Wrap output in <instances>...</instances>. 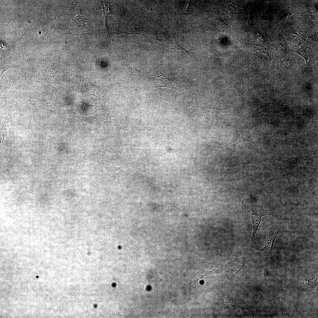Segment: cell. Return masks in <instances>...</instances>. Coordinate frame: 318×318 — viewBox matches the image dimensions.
Returning a JSON list of instances; mask_svg holds the SVG:
<instances>
[{
	"label": "cell",
	"mask_w": 318,
	"mask_h": 318,
	"mask_svg": "<svg viewBox=\"0 0 318 318\" xmlns=\"http://www.w3.org/2000/svg\"><path fill=\"white\" fill-rule=\"evenodd\" d=\"M214 297L215 299L229 308L234 317H243L247 316L249 303L238 302L226 293L218 291L215 292Z\"/></svg>",
	"instance_id": "6da1fadb"
},
{
	"label": "cell",
	"mask_w": 318,
	"mask_h": 318,
	"mask_svg": "<svg viewBox=\"0 0 318 318\" xmlns=\"http://www.w3.org/2000/svg\"><path fill=\"white\" fill-rule=\"evenodd\" d=\"M284 227L283 225L280 224L269 226L264 236V247L262 249H257L261 254L271 264L273 263L272 251L276 239L279 233Z\"/></svg>",
	"instance_id": "7a4b0ae2"
},
{
	"label": "cell",
	"mask_w": 318,
	"mask_h": 318,
	"mask_svg": "<svg viewBox=\"0 0 318 318\" xmlns=\"http://www.w3.org/2000/svg\"><path fill=\"white\" fill-rule=\"evenodd\" d=\"M252 259L251 257L247 254L240 251H236L232 255L230 262L225 266L226 275L229 279H232Z\"/></svg>",
	"instance_id": "3957f363"
},
{
	"label": "cell",
	"mask_w": 318,
	"mask_h": 318,
	"mask_svg": "<svg viewBox=\"0 0 318 318\" xmlns=\"http://www.w3.org/2000/svg\"><path fill=\"white\" fill-rule=\"evenodd\" d=\"M242 203L249 215L253 225V234L250 246L252 248H255L257 249L258 248L256 244V235L257 231L259 230L258 227L261 223L262 217L266 215H272L278 212H273L271 210L263 212L254 207L245 204L243 202H242Z\"/></svg>",
	"instance_id": "277c9868"
},
{
	"label": "cell",
	"mask_w": 318,
	"mask_h": 318,
	"mask_svg": "<svg viewBox=\"0 0 318 318\" xmlns=\"http://www.w3.org/2000/svg\"><path fill=\"white\" fill-rule=\"evenodd\" d=\"M154 76L149 86V91L158 87H165L174 90L179 89L181 85L175 80L168 78L159 69L158 67H153Z\"/></svg>",
	"instance_id": "5b68a950"
},
{
	"label": "cell",
	"mask_w": 318,
	"mask_h": 318,
	"mask_svg": "<svg viewBox=\"0 0 318 318\" xmlns=\"http://www.w3.org/2000/svg\"><path fill=\"white\" fill-rule=\"evenodd\" d=\"M77 107L79 112L84 115L90 114L97 116L106 124L110 122L109 111L105 105H90L83 101Z\"/></svg>",
	"instance_id": "8992f818"
},
{
	"label": "cell",
	"mask_w": 318,
	"mask_h": 318,
	"mask_svg": "<svg viewBox=\"0 0 318 318\" xmlns=\"http://www.w3.org/2000/svg\"><path fill=\"white\" fill-rule=\"evenodd\" d=\"M152 38L159 41L162 43L161 45V46L173 50L184 59H189L196 58V54L186 49L178 44L175 39H171L166 37L165 34H164V38L162 39Z\"/></svg>",
	"instance_id": "52a82bcc"
},
{
	"label": "cell",
	"mask_w": 318,
	"mask_h": 318,
	"mask_svg": "<svg viewBox=\"0 0 318 318\" xmlns=\"http://www.w3.org/2000/svg\"><path fill=\"white\" fill-rule=\"evenodd\" d=\"M59 72L55 68L49 54L47 53L43 68L39 74L41 79L48 86H54V77Z\"/></svg>",
	"instance_id": "ba28073f"
},
{
	"label": "cell",
	"mask_w": 318,
	"mask_h": 318,
	"mask_svg": "<svg viewBox=\"0 0 318 318\" xmlns=\"http://www.w3.org/2000/svg\"><path fill=\"white\" fill-rule=\"evenodd\" d=\"M18 77L15 74L7 73L5 74L3 90L7 92L12 89L18 90Z\"/></svg>",
	"instance_id": "9c48e42d"
},
{
	"label": "cell",
	"mask_w": 318,
	"mask_h": 318,
	"mask_svg": "<svg viewBox=\"0 0 318 318\" xmlns=\"http://www.w3.org/2000/svg\"><path fill=\"white\" fill-rule=\"evenodd\" d=\"M317 274H307L302 276V286L300 291L312 289L317 284V278L315 277Z\"/></svg>",
	"instance_id": "30bf717a"
},
{
	"label": "cell",
	"mask_w": 318,
	"mask_h": 318,
	"mask_svg": "<svg viewBox=\"0 0 318 318\" xmlns=\"http://www.w3.org/2000/svg\"><path fill=\"white\" fill-rule=\"evenodd\" d=\"M44 97L46 102L49 106L56 110L59 104L57 98L55 96L53 91L49 88L44 87Z\"/></svg>",
	"instance_id": "8fae6325"
},
{
	"label": "cell",
	"mask_w": 318,
	"mask_h": 318,
	"mask_svg": "<svg viewBox=\"0 0 318 318\" xmlns=\"http://www.w3.org/2000/svg\"><path fill=\"white\" fill-rule=\"evenodd\" d=\"M82 90L86 94L94 97L99 94L100 88L92 85L87 80L86 75L83 80Z\"/></svg>",
	"instance_id": "7c38bea8"
},
{
	"label": "cell",
	"mask_w": 318,
	"mask_h": 318,
	"mask_svg": "<svg viewBox=\"0 0 318 318\" xmlns=\"http://www.w3.org/2000/svg\"><path fill=\"white\" fill-rule=\"evenodd\" d=\"M303 57L307 64H309L312 62L313 54L311 48L306 45L302 46L294 51Z\"/></svg>",
	"instance_id": "4fadbf2b"
},
{
	"label": "cell",
	"mask_w": 318,
	"mask_h": 318,
	"mask_svg": "<svg viewBox=\"0 0 318 318\" xmlns=\"http://www.w3.org/2000/svg\"><path fill=\"white\" fill-rule=\"evenodd\" d=\"M196 11V7L190 1L186 2L180 17L179 21H182L189 15L195 13Z\"/></svg>",
	"instance_id": "5bb4252c"
},
{
	"label": "cell",
	"mask_w": 318,
	"mask_h": 318,
	"mask_svg": "<svg viewBox=\"0 0 318 318\" xmlns=\"http://www.w3.org/2000/svg\"><path fill=\"white\" fill-rule=\"evenodd\" d=\"M294 63L291 59H286L284 60L279 64L275 67L276 68H289L293 66Z\"/></svg>",
	"instance_id": "9a60e30c"
},
{
	"label": "cell",
	"mask_w": 318,
	"mask_h": 318,
	"mask_svg": "<svg viewBox=\"0 0 318 318\" xmlns=\"http://www.w3.org/2000/svg\"><path fill=\"white\" fill-rule=\"evenodd\" d=\"M304 32L301 30H297L291 34V36L296 41H299L302 39Z\"/></svg>",
	"instance_id": "2e32d148"
},
{
	"label": "cell",
	"mask_w": 318,
	"mask_h": 318,
	"mask_svg": "<svg viewBox=\"0 0 318 318\" xmlns=\"http://www.w3.org/2000/svg\"><path fill=\"white\" fill-rule=\"evenodd\" d=\"M21 64L22 63L15 66H12L7 65L5 66L1 67L0 77H1V76L2 75L4 72L7 69L11 68H18V67H20L21 65Z\"/></svg>",
	"instance_id": "e0dca14e"
},
{
	"label": "cell",
	"mask_w": 318,
	"mask_h": 318,
	"mask_svg": "<svg viewBox=\"0 0 318 318\" xmlns=\"http://www.w3.org/2000/svg\"><path fill=\"white\" fill-rule=\"evenodd\" d=\"M280 44L284 47L286 46V42L285 37L282 35H279L278 37Z\"/></svg>",
	"instance_id": "ac0fdd59"
},
{
	"label": "cell",
	"mask_w": 318,
	"mask_h": 318,
	"mask_svg": "<svg viewBox=\"0 0 318 318\" xmlns=\"http://www.w3.org/2000/svg\"><path fill=\"white\" fill-rule=\"evenodd\" d=\"M309 251L310 253L318 257V250L317 248H309Z\"/></svg>",
	"instance_id": "d6986e66"
},
{
	"label": "cell",
	"mask_w": 318,
	"mask_h": 318,
	"mask_svg": "<svg viewBox=\"0 0 318 318\" xmlns=\"http://www.w3.org/2000/svg\"><path fill=\"white\" fill-rule=\"evenodd\" d=\"M310 38L314 42H317L318 38L317 36L315 35H312Z\"/></svg>",
	"instance_id": "ffe728a7"
}]
</instances>
